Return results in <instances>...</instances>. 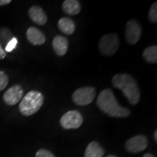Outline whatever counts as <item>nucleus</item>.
Instances as JSON below:
<instances>
[{
  "label": "nucleus",
  "mask_w": 157,
  "mask_h": 157,
  "mask_svg": "<svg viewBox=\"0 0 157 157\" xmlns=\"http://www.w3.org/2000/svg\"><path fill=\"white\" fill-rule=\"evenodd\" d=\"M97 104L101 111L111 117L125 118L130 114L128 109L119 105L111 89L104 90L99 94Z\"/></svg>",
  "instance_id": "obj_1"
},
{
  "label": "nucleus",
  "mask_w": 157,
  "mask_h": 157,
  "mask_svg": "<svg viewBox=\"0 0 157 157\" xmlns=\"http://www.w3.org/2000/svg\"><path fill=\"white\" fill-rule=\"evenodd\" d=\"M113 86L120 90L132 105H136L140 99V91L136 80L127 74H118L112 78Z\"/></svg>",
  "instance_id": "obj_2"
},
{
  "label": "nucleus",
  "mask_w": 157,
  "mask_h": 157,
  "mask_svg": "<svg viewBox=\"0 0 157 157\" xmlns=\"http://www.w3.org/2000/svg\"><path fill=\"white\" fill-rule=\"evenodd\" d=\"M44 103V96L38 91L29 92L23 97L19 105V110L23 115L29 117L40 109Z\"/></svg>",
  "instance_id": "obj_3"
},
{
  "label": "nucleus",
  "mask_w": 157,
  "mask_h": 157,
  "mask_svg": "<svg viewBox=\"0 0 157 157\" xmlns=\"http://www.w3.org/2000/svg\"><path fill=\"white\" fill-rule=\"evenodd\" d=\"M119 47V40L117 34H106L101 39L99 42V49L102 54L107 56L114 55Z\"/></svg>",
  "instance_id": "obj_4"
},
{
  "label": "nucleus",
  "mask_w": 157,
  "mask_h": 157,
  "mask_svg": "<svg viewBox=\"0 0 157 157\" xmlns=\"http://www.w3.org/2000/svg\"><path fill=\"white\" fill-rule=\"evenodd\" d=\"M95 94V89L93 87H81L75 90L72 100L77 105H87L93 101Z\"/></svg>",
  "instance_id": "obj_5"
},
{
  "label": "nucleus",
  "mask_w": 157,
  "mask_h": 157,
  "mask_svg": "<svg viewBox=\"0 0 157 157\" xmlns=\"http://www.w3.org/2000/svg\"><path fill=\"white\" fill-rule=\"evenodd\" d=\"M60 123L66 129H78L83 123V117L77 111H70L63 115Z\"/></svg>",
  "instance_id": "obj_6"
},
{
  "label": "nucleus",
  "mask_w": 157,
  "mask_h": 157,
  "mask_svg": "<svg viewBox=\"0 0 157 157\" xmlns=\"http://www.w3.org/2000/svg\"><path fill=\"white\" fill-rule=\"evenodd\" d=\"M148 139L143 135H135L128 139L125 143V149L129 153L137 154L144 151L148 147Z\"/></svg>",
  "instance_id": "obj_7"
},
{
  "label": "nucleus",
  "mask_w": 157,
  "mask_h": 157,
  "mask_svg": "<svg viewBox=\"0 0 157 157\" xmlns=\"http://www.w3.org/2000/svg\"><path fill=\"white\" fill-rule=\"evenodd\" d=\"M142 29L140 23L135 20H129L126 24L125 38L129 44H135L138 42L141 36Z\"/></svg>",
  "instance_id": "obj_8"
},
{
  "label": "nucleus",
  "mask_w": 157,
  "mask_h": 157,
  "mask_svg": "<svg viewBox=\"0 0 157 157\" xmlns=\"http://www.w3.org/2000/svg\"><path fill=\"white\" fill-rule=\"evenodd\" d=\"M23 96V90L20 85L11 87L5 92L3 100L9 105H14L21 101Z\"/></svg>",
  "instance_id": "obj_9"
},
{
  "label": "nucleus",
  "mask_w": 157,
  "mask_h": 157,
  "mask_svg": "<svg viewBox=\"0 0 157 157\" xmlns=\"http://www.w3.org/2000/svg\"><path fill=\"white\" fill-rule=\"evenodd\" d=\"M29 15L33 22L37 25H42L48 22V16L42 7L33 6L29 10Z\"/></svg>",
  "instance_id": "obj_10"
},
{
  "label": "nucleus",
  "mask_w": 157,
  "mask_h": 157,
  "mask_svg": "<svg viewBox=\"0 0 157 157\" xmlns=\"http://www.w3.org/2000/svg\"><path fill=\"white\" fill-rule=\"evenodd\" d=\"M26 37L29 42L33 45H42L46 42L44 34L35 27H30L27 30Z\"/></svg>",
  "instance_id": "obj_11"
},
{
  "label": "nucleus",
  "mask_w": 157,
  "mask_h": 157,
  "mask_svg": "<svg viewBox=\"0 0 157 157\" xmlns=\"http://www.w3.org/2000/svg\"><path fill=\"white\" fill-rule=\"evenodd\" d=\"M52 48L58 56H65L68 51V39L63 36H56L52 41Z\"/></svg>",
  "instance_id": "obj_12"
},
{
  "label": "nucleus",
  "mask_w": 157,
  "mask_h": 157,
  "mask_svg": "<svg viewBox=\"0 0 157 157\" xmlns=\"http://www.w3.org/2000/svg\"><path fill=\"white\" fill-rule=\"evenodd\" d=\"M105 151L97 141L90 143L84 152V157H102Z\"/></svg>",
  "instance_id": "obj_13"
},
{
  "label": "nucleus",
  "mask_w": 157,
  "mask_h": 157,
  "mask_svg": "<svg viewBox=\"0 0 157 157\" xmlns=\"http://www.w3.org/2000/svg\"><path fill=\"white\" fill-rule=\"evenodd\" d=\"M62 7L64 13L69 15H78L81 11V4L77 0H66Z\"/></svg>",
  "instance_id": "obj_14"
},
{
  "label": "nucleus",
  "mask_w": 157,
  "mask_h": 157,
  "mask_svg": "<svg viewBox=\"0 0 157 157\" xmlns=\"http://www.w3.org/2000/svg\"><path fill=\"white\" fill-rule=\"evenodd\" d=\"M58 28L64 34L71 35L74 32L76 29V25L73 20L68 17H63L58 21Z\"/></svg>",
  "instance_id": "obj_15"
},
{
  "label": "nucleus",
  "mask_w": 157,
  "mask_h": 157,
  "mask_svg": "<svg viewBox=\"0 0 157 157\" xmlns=\"http://www.w3.org/2000/svg\"><path fill=\"white\" fill-rule=\"evenodd\" d=\"M143 57L146 62L151 63H157V46L152 45L146 48L143 52Z\"/></svg>",
  "instance_id": "obj_16"
},
{
  "label": "nucleus",
  "mask_w": 157,
  "mask_h": 157,
  "mask_svg": "<svg viewBox=\"0 0 157 157\" xmlns=\"http://www.w3.org/2000/svg\"><path fill=\"white\" fill-rule=\"evenodd\" d=\"M148 19L151 23H157V2L153 4L148 12Z\"/></svg>",
  "instance_id": "obj_17"
},
{
  "label": "nucleus",
  "mask_w": 157,
  "mask_h": 157,
  "mask_svg": "<svg viewBox=\"0 0 157 157\" xmlns=\"http://www.w3.org/2000/svg\"><path fill=\"white\" fill-rule=\"evenodd\" d=\"M9 78L5 72L0 71V91L5 90L8 84Z\"/></svg>",
  "instance_id": "obj_18"
},
{
  "label": "nucleus",
  "mask_w": 157,
  "mask_h": 157,
  "mask_svg": "<svg viewBox=\"0 0 157 157\" xmlns=\"http://www.w3.org/2000/svg\"><path fill=\"white\" fill-rule=\"evenodd\" d=\"M36 157H56L52 152L45 148L39 149L36 154Z\"/></svg>",
  "instance_id": "obj_19"
},
{
  "label": "nucleus",
  "mask_w": 157,
  "mask_h": 157,
  "mask_svg": "<svg viewBox=\"0 0 157 157\" xmlns=\"http://www.w3.org/2000/svg\"><path fill=\"white\" fill-rule=\"evenodd\" d=\"M17 44V39L15 38V37H13V38H12L9 41L8 43H7V46H6L5 48V50L7 51V52H12V51L15 48Z\"/></svg>",
  "instance_id": "obj_20"
},
{
  "label": "nucleus",
  "mask_w": 157,
  "mask_h": 157,
  "mask_svg": "<svg viewBox=\"0 0 157 157\" xmlns=\"http://www.w3.org/2000/svg\"><path fill=\"white\" fill-rule=\"evenodd\" d=\"M6 57V52L5 51L3 50L2 48L1 47V45H0V60H2V59L5 58Z\"/></svg>",
  "instance_id": "obj_21"
},
{
  "label": "nucleus",
  "mask_w": 157,
  "mask_h": 157,
  "mask_svg": "<svg viewBox=\"0 0 157 157\" xmlns=\"http://www.w3.org/2000/svg\"><path fill=\"white\" fill-rule=\"evenodd\" d=\"M11 3V0H0V6L9 5Z\"/></svg>",
  "instance_id": "obj_22"
},
{
  "label": "nucleus",
  "mask_w": 157,
  "mask_h": 157,
  "mask_svg": "<svg viewBox=\"0 0 157 157\" xmlns=\"http://www.w3.org/2000/svg\"><path fill=\"white\" fill-rule=\"evenodd\" d=\"M143 157H156V156H155L154 155H153L152 154H146Z\"/></svg>",
  "instance_id": "obj_23"
},
{
  "label": "nucleus",
  "mask_w": 157,
  "mask_h": 157,
  "mask_svg": "<svg viewBox=\"0 0 157 157\" xmlns=\"http://www.w3.org/2000/svg\"><path fill=\"white\" fill-rule=\"evenodd\" d=\"M154 140L156 142H157V130H155L154 134Z\"/></svg>",
  "instance_id": "obj_24"
},
{
  "label": "nucleus",
  "mask_w": 157,
  "mask_h": 157,
  "mask_svg": "<svg viewBox=\"0 0 157 157\" xmlns=\"http://www.w3.org/2000/svg\"><path fill=\"white\" fill-rule=\"evenodd\" d=\"M105 157H117V156H115V155H109V156H105Z\"/></svg>",
  "instance_id": "obj_25"
}]
</instances>
